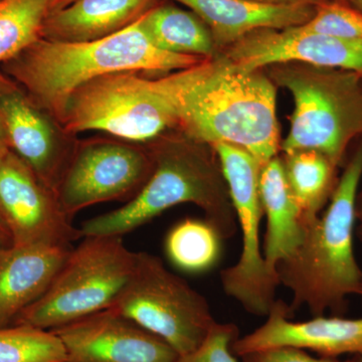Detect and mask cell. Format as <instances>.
I'll list each match as a JSON object with an SVG mask.
<instances>
[{"mask_svg":"<svg viewBox=\"0 0 362 362\" xmlns=\"http://www.w3.org/2000/svg\"><path fill=\"white\" fill-rule=\"evenodd\" d=\"M161 81L176 126L190 139L211 147L220 143L240 147L262 168L277 156L276 87L259 70H245L225 54Z\"/></svg>","mask_w":362,"mask_h":362,"instance_id":"6da1fadb","label":"cell"},{"mask_svg":"<svg viewBox=\"0 0 362 362\" xmlns=\"http://www.w3.org/2000/svg\"><path fill=\"white\" fill-rule=\"evenodd\" d=\"M204 58L162 51L140 18L120 32L90 42L40 39L6 62V73L59 123L71 95L86 83L121 71L185 70Z\"/></svg>","mask_w":362,"mask_h":362,"instance_id":"7a4b0ae2","label":"cell"},{"mask_svg":"<svg viewBox=\"0 0 362 362\" xmlns=\"http://www.w3.org/2000/svg\"><path fill=\"white\" fill-rule=\"evenodd\" d=\"M361 177L362 145L347 162L327 209L308 226L300 246L277 266L280 285L293 293L291 314L306 305L314 316L327 311L342 316L347 297L361 291L362 269L354 255V233Z\"/></svg>","mask_w":362,"mask_h":362,"instance_id":"3957f363","label":"cell"},{"mask_svg":"<svg viewBox=\"0 0 362 362\" xmlns=\"http://www.w3.org/2000/svg\"><path fill=\"white\" fill-rule=\"evenodd\" d=\"M151 154L153 171L141 190L115 211L84 221L80 228L83 238L123 237L180 204L201 207L221 239L237 233V216L220 161L183 143H170Z\"/></svg>","mask_w":362,"mask_h":362,"instance_id":"277c9868","label":"cell"},{"mask_svg":"<svg viewBox=\"0 0 362 362\" xmlns=\"http://www.w3.org/2000/svg\"><path fill=\"white\" fill-rule=\"evenodd\" d=\"M273 81L291 93L295 109L285 154L314 150L337 166L350 143L362 135V76L306 64L275 65Z\"/></svg>","mask_w":362,"mask_h":362,"instance_id":"5b68a950","label":"cell"},{"mask_svg":"<svg viewBox=\"0 0 362 362\" xmlns=\"http://www.w3.org/2000/svg\"><path fill=\"white\" fill-rule=\"evenodd\" d=\"M136 259L137 252L128 250L122 237H85L71 250L45 294L13 325L54 330L107 310L129 282Z\"/></svg>","mask_w":362,"mask_h":362,"instance_id":"8992f818","label":"cell"},{"mask_svg":"<svg viewBox=\"0 0 362 362\" xmlns=\"http://www.w3.org/2000/svg\"><path fill=\"white\" fill-rule=\"evenodd\" d=\"M59 124L69 134L101 131L127 142H147L176 126V115L161 78L121 71L78 88Z\"/></svg>","mask_w":362,"mask_h":362,"instance_id":"52a82bcc","label":"cell"},{"mask_svg":"<svg viewBox=\"0 0 362 362\" xmlns=\"http://www.w3.org/2000/svg\"><path fill=\"white\" fill-rule=\"evenodd\" d=\"M109 309L160 337L180 356L201 346L216 323L206 298L145 252H137L129 282Z\"/></svg>","mask_w":362,"mask_h":362,"instance_id":"ba28073f","label":"cell"},{"mask_svg":"<svg viewBox=\"0 0 362 362\" xmlns=\"http://www.w3.org/2000/svg\"><path fill=\"white\" fill-rule=\"evenodd\" d=\"M243 235L242 252L235 265L221 272V285L245 310L267 316L280 285L278 274L267 266L259 245L263 207L259 197L262 165L246 150L233 145H214Z\"/></svg>","mask_w":362,"mask_h":362,"instance_id":"9c48e42d","label":"cell"},{"mask_svg":"<svg viewBox=\"0 0 362 362\" xmlns=\"http://www.w3.org/2000/svg\"><path fill=\"white\" fill-rule=\"evenodd\" d=\"M151 152L137 145L94 141L76 147L57 189L62 209L71 218L85 207L132 199L153 171Z\"/></svg>","mask_w":362,"mask_h":362,"instance_id":"30bf717a","label":"cell"},{"mask_svg":"<svg viewBox=\"0 0 362 362\" xmlns=\"http://www.w3.org/2000/svg\"><path fill=\"white\" fill-rule=\"evenodd\" d=\"M0 216L14 246L71 249L73 242L83 238L56 192L11 150L0 157Z\"/></svg>","mask_w":362,"mask_h":362,"instance_id":"8fae6325","label":"cell"},{"mask_svg":"<svg viewBox=\"0 0 362 362\" xmlns=\"http://www.w3.org/2000/svg\"><path fill=\"white\" fill-rule=\"evenodd\" d=\"M63 343L66 362H177L168 343L107 309L52 330Z\"/></svg>","mask_w":362,"mask_h":362,"instance_id":"7c38bea8","label":"cell"},{"mask_svg":"<svg viewBox=\"0 0 362 362\" xmlns=\"http://www.w3.org/2000/svg\"><path fill=\"white\" fill-rule=\"evenodd\" d=\"M52 120L25 92L0 77V124L7 146L57 192L76 147L59 137Z\"/></svg>","mask_w":362,"mask_h":362,"instance_id":"4fadbf2b","label":"cell"},{"mask_svg":"<svg viewBox=\"0 0 362 362\" xmlns=\"http://www.w3.org/2000/svg\"><path fill=\"white\" fill-rule=\"evenodd\" d=\"M226 56L247 71L287 63L354 71L362 76V40L265 28L228 47Z\"/></svg>","mask_w":362,"mask_h":362,"instance_id":"5bb4252c","label":"cell"},{"mask_svg":"<svg viewBox=\"0 0 362 362\" xmlns=\"http://www.w3.org/2000/svg\"><path fill=\"white\" fill-rule=\"evenodd\" d=\"M291 317L289 305L276 300L263 325L233 342V354L240 357L272 347L291 346L326 358L362 354V318L321 315L294 322Z\"/></svg>","mask_w":362,"mask_h":362,"instance_id":"9a60e30c","label":"cell"},{"mask_svg":"<svg viewBox=\"0 0 362 362\" xmlns=\"http://www.w3.org/2000/svg\"><path fill=\"white\" fill-rule=\"evenodd\" d=\"M197 14L216 47H230L252 32L304 25L315 13L310 4H271L250 0H173Z\"/></svg>","mask_w":362,"mask_h":362,"instance_id":"2e32d148","label":"cell"},{"mask_svg":"<svg viewBox=\"0 0 362 362\" xmlns=\"http://www.w3.org/2000/svg\"><path fill=\"white\" fill-rule=\"evenodd\" d=\"M71 249L13 246L0 252V328L13 326L45 294Z\"/></svg>","mask_w":362,"mask_h":362,"instance_id":"e0dca14e","label":"cell"},{"mask_svg":"<svg viewBox=\"0 0 362 362\" xmlns=\"http://www.w3.org/2000/svg\"><path fill=\"white\" fill-rule=\"evenodd\" d=\"M156 0H74L49 11L42 39L59 42H90L127 28L152 8Z\"/></svg>","mask_w":362,"mask_h":362,"instance_id":"ac0fdd59","label":"cell"},{"mask_svg":"<svg viewBox=\"0 0 362 362\" xmlns=\"http://www.w3.org/2000/svg\"><path fill=\"white\" fill-rule=\"evenodd\" d=\"M259 197L267 218L263 256L268 268L277 273L279 264L300 246L308 228L288 185L283 161L277 156L261 169Z\"/></svg>","mask_w":362,"mask_h":362,"instance_id":"d6986e66","label":"cell"},{"mask_svg":"<svg viewBox=\"0 0 362 362\" xmlns=\"http://www.w3.org/2000/svg\"><path fill=\"white\" fill-rule=\"evenodd\" d=\"M140 23L150 42L162 51L204 59L214 57L213 35L192 11L169 4L153 6L140 18Z\"/></svg>","mask_w":362,"mask_h":362,"instance_id":"ffe728a7","label":"cell"},{"mask_svg":"<svg viewBox=\"0 0 362 362\" xmlns=\"http://www.w3.org/2000/svg\"><path fill=\"white\" fill-rule=\"evenodd\" d=\"M286 180L307 226L318 218L337 182V166L328 157L314 150L286 154L283 161Z\"/></svg>","mask_w":362,"mask_h":362,"instance_id":"44dd1931","label":"cell"},{"mask_svg":"<svg viewBox=\"0 0 362 362\" xmlns=\"http://www.w3.org/2000/svg\"><path fill=\"white\" fill-rule=\"evenodd\" d=\"M221 237L206 221L187 218L173 226L165 240L171 262L188 273H202L213 268L221 251Z\"/></svg>","mask_w":362,"mask_h":362,"instance_id":"7402d4cb","label":"cell"},{"mask_svg":"<svg viewBox=\"0 0 362 362\" xmlns=\"http://www.w3.org/2000/svg\"><path fill=\"white\" fill-rule=\"evenodd\" d=\"M52 0H0V63L42 39Z\"/></svg>","mask_w":362,"mask_h":362,"instance_id":"603a6c76","label":"cell"},{"mask_svg":"<svg viewBox=\"0 0 362 362\" xmlns=\"http://www.w3.org/2000/svg\"><path fill=\"white\" fill-rule=\"evenodd\" d=\"M0 362H66V351L52 330L8 326L0 328Z\"/></svg>","mask_w":362,"mask_h":362,"instance_id":"cb8c5ba5","label":"cell"},{"mask_svg":"<svg viewBox=\"0 0 362 362\" xmlns=\"http://www.w3.org/2000/svg\"><path fill=\"white\" fill-rule=\"evenodd\" d=\"M294 28L302 33L362 40V13L343 2L326 0L316 6L310 21Z\"/></svg>","mask_w":362,"mask_h":362,"instance_id":"d4e9b609","label":"cell"},{"mask_svg":"<svg viewBox=\"0 0 362 362\" xmlns=\"http://www.w3.org/2000/svg\"><path fill=\"white\" fill-rule=\"evenodd\" d=\"M239 337L237 326L233 323L216 322L201 346L177 362H239L233 354L232 344Z\"/></svg>","mask_w":362,"mask_h":362,"instance_id":"484cf974","label":"cell"},{"mask_svg":"<svg viewBox=\"0 0 362 362\" xmlns=\"http://www.w3.org/2000/svg\"><path fill=\"white\" fill-rule=\"evenodd\" d=\"M242 362H350L338 358L315 357L307 354L306 350L291 346L272 347L250 352L240 356Z\"/></svg>","mask_w":362,"mask_h":362,"instance_id":"4316f807","label":"cell"},{"mask_svg":"<svg viewBox=\"0 0 362 362\" xmlns=\"http://www.w3.org/2000/svg\"><path fill=\"white\" fill-rule=\"evenodd\" d=\"M14 246L13 235L9 232L6 223L0 216V252L7 251Z\"/></svg>","mask_w":362,"mask_h":362,"instance_id":"83f0119b","label":"cell"},{"mask_svg":"<svg viewBox=\"0 0 362 362\" xmlns=\"http://www.w3.org/2000/svg\"><path fill=\"white\" fill-rule=\"evenodd\" d=\"M250 1L271 4H310V6H317L326 0H250Z\"/></svg>","mask_w":362,"mask_h":362,"instance_id":"f1b7e54d","label":"cell"},{"mask_svg":"<svg viewBox=\"0 0 362 362\" xmlns=\"http://www.w3.org/2000/svg\"><path fill=\"white\" fill-rule=\"evenodd\" d=\"M74 0H52L49 11H57V9L63 8L73 2Z\"/></svg>","mask_w":362,"mask_h":362,"instance_id":"f546056e","label":"cell"},{"mask_svg":"<svg viewBox=\"0 0 362 362\" xmlns=\"http://www.w3.org/2000/svg\"><path fill=\"white\" fill-rule=\"evenodd\" d=\"M9 148L7 146L6 136H4V130H2L1 124H0V157L4 156Z\"/></svg>","mask_w":362,"mask_h":362,"instance_id":"4dcf8cb0","label":"cell"},{"mask_svg":"<svg viewBox=\"0 0 362 362\" xmlns=\"http://www.w3.org/2000/svg\"><path fill=\"white\" fill-rule=\"evenodd\" d=\"M340 1L354 7L357 11H361L362 13V0H340Z\"/></svg>","mask_w":362,"mask_h":362,"instance_id":"1f68e13d","label":"cell"},{"mask_svg":"<svg viewBox=\"0 0 362 362\" xmlns=\"http://www.w3.org/2000/svg\"><path fill=\"white\" fill-rule=\"evenodd\" d=\"M356 214L357 220H362V192L361 194L357 195L356 201Z\"/></svg>","mask_w":362,"mask_h":362,"instance_id":"d6a6232c","label":"cell"},{"mask_svg":"<svg viewBox=\"0 0 362 362\" xmlns=\"http://www.w3.org/2000/svg\"><path fill=\"white\" fill-rule=\"evenodd\" d=\"M357 235H358L359 239L362 240V220L361 221V225H359L358 228H357ZM357 296L361 297L362 300V286L361 288V291H359L358 295H357Z\"/></svg>","mask_w":362,"mask_h":362,"instance_id":"836d02e7","label":"cell"},{"mask_svg":"<svg viewBox=\"0 0 362 362\" xmlns=\"http://www.w3.org/2000/svg\"><path fill=\"white\" fill-rule=\"evenodd\" d=\"M350 362H362V354H358V356H354V357L350 359Z\"/></svg>","mask_w":362,"mask_h":362,"instance_id":"e575fe53","label":"cell"}]
</instances>
